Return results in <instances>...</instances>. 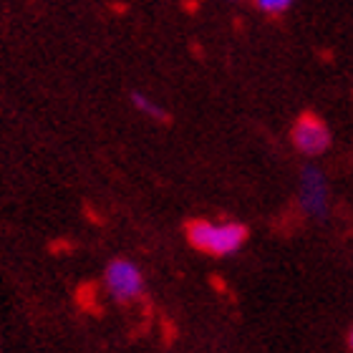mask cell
<instances>
[{"instance_id": "52a82bcc", "label": "cell", "mask_w": 353, "mask_h": 353, "mask_svg": "<svg viewBox=\"0 0 353 353\" xmlns=\"http://www.w3.org/2000/svg\"><path fill=\"white\" fill-rule=\"evenodd\" d=\"M348 343H351V348H353V333H351V339H348Z\"/></svg>"}, {"instance_id": "3957f363", "label": "cell", "mask_w": 353, "mask_h": 353, "mask_svg": "<svg viewBox=\"0 0 353 353\" xmlns=\"http://www.w3.org/2000/svg\"><path fill=\"white\" fill-rule=\"evenodd\" d=\"M293 144L303 154L318 157L331 147V132L316 114H303L293 126Z\"/></svg>"}, {"instance_id": "277c9868", "label": "cell", "mask_w": 353, "mask_h": 353, "mask_svg": "<svg viewBox=\"0 0 353 353\" xmlns=\"http://www.w3.org/2000/svg\"><path fill=\"white\" fill-rule=\"evenodd\" d=\"M301 205L313 217H325L328 212V184L316 167H305L301 174Z\"/></svg>"}, {"instance_id": "5b68a950", "label": "cell", "mask_w": 353, "mask_h": 353, "mask_svg": "<svg viewBox=\"0 0 353 353\" xmlns=\"http://www.w3.org/2000/svg\"><path fill=\"white\" fill-rule=\"evenodd\" d=\"M132 103L141 111V114H147V117L157 119V121H167V111H164L159 103L149 101L147 96L139 94V91H134V94H132Z\"/></svg>"}, {"instance_id": "6da1fadb", "label": "cell", "mask_w": 353, "mask_h": 353, "mask_svg": "<svg viewBox=\"0 0 353 353\" xmlns=\"http://www.w3.org/2000/svg\"><path fill=\"white\" fill-rule=\"evenodd\" d=\"M187 235H190V243L197 250L210 252V255H232L248 240V228L237 225V222L194 220L190 222Z\"/></svg>"}, {"instance_id": "8992f818", "label": "cell", "mask_w": 353, "mask_h": 353, "mask_svg": "<svg viewBox=\"0 0 353 353\" xmlns=\"http://www.w3.org/2000/svg\"><path fill=\"white\" fill-rule=\"evenodd\" d=\"M258 8L263 10V13L280 15V13H285L288 8H290V0H258Z\"/></svg>"}, {"instance_id": "7a4b0ae2", "label": "cell", "mask_w": 353, "mask_h": 353, "mask_svg": "<svg viewBox=\"0 0 353 353\" xmlns=\"http://www.w3.org/2000/svg\"><path fill=\"white\" fill-rule=\"evenodd\" d=\"M106 288L114 301L119 303H129L134 298H139L141 290H144V278H141V270L129 260H114V263L106 268Z\"/></svg>"}]
</instances>
